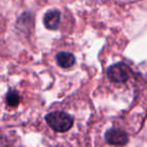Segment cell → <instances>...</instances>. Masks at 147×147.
Masks as SVG:
<instances>
[{
	"mask_svg": "<svg viewBox=\"0 0 147 147\" xmlns=\"http://www.w3.org/2000/svg\"><path fill=\"white\" fill-rule=\"evenodd\" d=\"M105 139L111 145H125L128 142L129 138L126 132L120 129H109L105 134Z\"/></svg>",
	"mask_w": 147,
	"mask_h": 147,
	"instance_id": "3957f363",
	"label": "cell"
},
{
	"mask_svg": "<svg viewBox=\"0 0 147 147\" xmlns=\"http://www.w3.org/2000/svg\"><path fill=\"white\" fill-rule=\"evenodd\" d=\"M108 78L114 83H124L129 79V67L123 63L111 65L107 71Z\"/></svg>",
	"mask_w": 147,
	"mask_h": 147,
	"instance_id": "7a4b0ae2",
	"label": "cell"
},
{
	"mask_svg": "<svg viewBox=\"0 0 147 147\" xmlns=\"http://www.w3.org/2000/svg\"><path fill=\"white\" fill-rule=\"evenodd\" d=\"M61 22V13L57 10H49L43 16V24L47 29L57 30Z\"/></svg>",
	"mask_w": 147,
	"mask_h": 147,
	"instance_id": "277c9868",
	"label": "cell"
},
{
	"mask_svg": "<svg viewBox=\"0 0 147 147\" xmlns=\"http://www.w3.org/2000/svg\"><path fill=\"white\" fill-rule=\"evenodd\" d=\"M20 102V97L18 93L14 90H10L6 95V103L10 107H16Z\"/></svg>",
	"mask_w": 147,
	"mask_h": 147,
	"instance_id": "8992f818",
	"label": "cell"
},
{
	"mask_svg": "<svg viewBox=\"0 0 147 147\" xmlns=\"http://www.w3.org/2000/svg\"><path fill=\"white\" fill-rule=\"evenodd\" d=\"M45 121L53 130L55 132H67L71 128L74 119L71 115L61 111H55L47 115Z\"/></svg>",
	"mask_w": 147,
	"mask_h": 147,
	"instance_id": "6da1fadb",
	"label": "cell"
},
{
	"mask_svg": "<svg viewBox=\"0 0 147 147\" xmlns=\"http://www.w3.org/2000/svg\"><path fill=\"white\" fill-rule=\"evenodd\" d=\"M75 57H74L73 53H67V51H61V53H59L57 55V65H59L63 69H67V67H69L75 63Z\"/></svg>",
	"mask_w": 147,
	"mask_h": 147,
	"instance_id": "5b68a950",
	"label": "cell"
}]
</instances>
